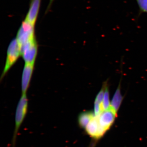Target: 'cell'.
<instances>
[{
    "label": "cell",
    "instance_id": "10",
    "mask_svg": "<svg viewBox=\"0 0 147 147\" xmlns=\"http://www.w3.org/2000/svg\"><path fill=\"white\" fill-rule=\"evenodd\" d=\"M95 116L94 113L91 111H87L81 113L78 117V123L79 126L82 128H86Z\"/></svg>",
    "mask_w": 147,
    "mask_h": 147
},
{
    "label": "cell",
    "instance_id": "11",
    "mask_svg": "<svg viewBox=\"0 0 147 147\" xmlns=\"http://www.w3.org/2000/svg\"><path fill=\"white\" fill-rule=\"evenodd\" d=\"M102 106L103 111L108 110L110 108V94H109V88H108V84H107L105 87Z\"/></svg>",
    "mask_w": 147,
    "mask_h": 147
},
{
    "label": "cell",
    "instance_id": "4",
    "mask_svg": "<svg viewBox=\"0 0 147 147\" xmlns=\"http://www.w3.org/2000/svg\"><path fill=\"white\" fill-rule=\"evenodd\" d=\"M21 55L25 63L34 64L38 51V45L36 38L30 40L21 45Z\"/></svg>",
    "mask_w": 147,
    "mask_h": 147
},
{
    "label": "cell",
    "instance_id": "5",
    "mask_svg": "<svg viewBox=\"0 0 147 147\" xmlns=\"http://www.w3.org/2000/svg\"><path fill=\"white\" fill-rule=\"evenodd\" d=\"M97 117L100 126L107 131L114 123L117 117V113L110 108L108 110L102 111Z\"/></svg>",
    "mask_w": 147,
    "mask_h": 147
},
{
    "label": "cell",
    "instance_id": "9",
    "mask_svg": "<svg viewBox=\"0 0 147 147\" xmlns=\"http://www.w3.org/2000/svg\"><path fill=\"white\" fill-rule=\"evenodd\" d=\"M123 97L121 92V85L119 84L117 89L116 90L114 96L110 102V108L116 113H117L119 109Z\"/></svg>",
    "mask_w": 147,
    "mask_h": 147
},
{
    "label": "cell",
    "instance_id": "3",
    "mask_svg": "<svg viewBox=\"0 0 147 147\" xmlns=\"http://www.w3.org/2000/svg\"><path fill=\"white\" fill-rule=\"evenodd\" d=\"M34 27L25 20L22 22L16 37L20 47L36 38Z\"/></svg>",
    "mask_w": 147,
    "mask_h": 147
},
{
    "label": "cell",
    "instance_id": "6",
    "mask_svg": "<svg viewBox=\"0 0 147 147\" xmlns=\"http://www.w3.org/2000/svg\"><path fill=\"white\" fill-rule=\"evenodd\" d=\"M88 134L94 139H98L103 136L106 130L99 125L97 116H95L85 129Z\"/></svg>",
    "mask_w": 147,
    "mask_h": 147
},
{
    "label": "cell",
    "instance_id": "8",
    "mask_svg": "<svg viewBox=\"0 0 147 147\" xmlns=\"http://www.w3.org/2000/svg\"><path fill=\"white\" fill-rule=\"evenodd\" d=\"M34 64L25 63L22 74L21 88L22 94H26L28 88Z\"/></svg>",
    "mask_w": 147,
    "mask_h": 147
},
{
    "label": "cell",
    "instance_id": "13",
    "mask_svg": "<svg viewBox=\"0 0 147 147\" xmlns=\"http://www.w3.org/2000/svg\"><path fill=\"white\" fill-rule=\"evenodd\" d=\"M54 0H50V2H49V5H48V7H47V11H48L50 9V7H51V5H52V3L53 2Z\"/></svg>",
    "mask_w": 147,
    "mask_h": 147
},
{
    "label": "cell",
    "instance_id": "7",
    "mask_svg": "<svg viewBox=\"0 0 147 147\" xmlns=\"http://www.w3.org/2000/svg\"><path fill=\"white\" fill-rule=\"evenodd\" d=\"M41 0H31L28 11L25 21L28 22L32 26H35L36 23L39 13Z\"/></svg>",
    "mask_w": 147,
    "mask_h": 147
},
{
    "label": "cell",
    "instance_id": "12",
    "mask_svg": "<svg viewBox=\"0 0 147 147\" xmlns=\"http://www.w3.org/2000/svg\"><path fill=\"white\" fill-rule=\"evenodd\" d=\"M139 6L138 17L143 13H147V0H135Z\"/></svg>",
    "mask_w": 147,
    "mask_h": 147
},
{
    "label": "cell",
    "instance_id": "2",
    "mask_svg": "<svg viewBox=\"0 0 147 147\" xmlns=\"http://www.w3.org/2000/svg\"><path fill=\"white\" fill-rule=\"evenodd\" d=\"M20 55H21V52L20 45L16 38H14L11 40L7 50L6 61L1 79H2L11 67L16 62Z\"/></svg>",
    "mask_w": 147,
    "mask_h": 147
},
{
    "label": "cell",
    "instance_id": "1",
    "mask_svg": "<svg viewBox=\"0 0 147 147\" xmlns=\"http://www.w3.org/2000/svg\"><path fill=\"white\" fill-rule=\"evenodd\" d=\"M28 108V99L26 94H22L16 108L15 128L12 139V147H15L17 133L26 115Z\"/></svg>",
    "mask_w": 147,
    "mask_h": 147
}]
</instances>
